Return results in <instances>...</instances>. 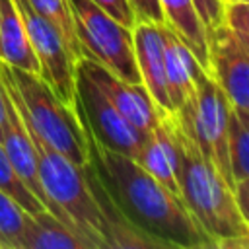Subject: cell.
I'll use <instances>...</instances> for the list:
<instances>
[{"instance_id": "11", "label": "cell", "mask_w": 249, "mask_h": 249, "mask_svg": "<svg viewBox=\"0 0 249 249\" xmlns=\"http://www.w3.org/2000/svg\"><path fill=\"white\" fill-rule=\"evenodd\" d=\"M134 160L179 196V142L173 111H158V123L146 134Z\"/></svg>"}, {"instance_id": "15", "label": "cell", "mask_w": 249, "mask_h": 249, "mask_svg": "<svg viewBox=\"0 0 249 249\" xmlns=\"http://www.w3.org/2000/svg\"><path fill=\"white\" fill-rule=\"evenodd\" d=\"M0 60L10 68L39 74V62L16 0H0Z\"/></svg>"}, {"instance_id": "12", "label": "cell", "mask_w": 249, "mask_h": 249, "mask_svg": "<svg viewBox=\"0 0 249 249\" xmlns=\"http://www.w3.org/2000/svg\"><path fill=\"white\" fill-rule=\"evenodd\" d=\"M160 33L163 41V72H165V91L173 111L185 107L196 89V80L204 70L185 41L167 25L160 23Z\"/></svg>"}, {"instance_id": "3", "label": "cell", "mask_w": 249, "mask_h": 249, "mask_svg": "<svg viewBox=\"0 0 249 249\" xmlns=\"http://www.w3.org/2000/svg\"><path fill=\"white\" fill-rule=\"evenodd\" d=\"M0 82L23 124L41 142L76 165L89 163V136L80 111L64 105L39 74L10 68L2 60Z\"/></svg>"}, {"instance_id": "16", "label": "cell", "mask_w": 249, "mask_h": 249, "mask_svg": "<svg viewBox=\"0 0 249 249\" xmlns=\"http://www.w3.org/2000/svg\"><path fill=\"white\" fill-rule=\"evenodd\" d=\"M21 249H89V247L64 222L54 218L49 210H43L27 216L25 230L21 235Z\"/></svg>"}, {"instance_id": "17", "label": "cell", "mask_w": 249, "mask_h": 249, "mask_svg": "<svg viewBox=\"0 0 249 249\" xmlns=\"http://www.w3.org/2000/svg\"><path fill=\"white\" fill-rule=\"evenodd\" d=\"M165 23L185 41L198 64L206 70V27L193 0H160Z\"/></svg>"}, {"instance_id": "19", "label": "cell", "mask_w": 249, "mask_h": 249, "mask_svg": "<svg viewBox=\"0 0 249 249\" xmlns=\"http://www.w3.org/2000/svg\"><path fill=\"white\" fill-rule=\"evenodd\" d=\"M25 2L29 4V8L35 14H39L41 18H45L49 23H53L56 27V31L62 35L66 47L70 49L72 56L78 60L82 56V49H80V41L74 31V21H72V12H70L68 0H25Z\"/></svg>"}, {"instance_id": "2", "label": "cell", "mask_w": 249, "mask_h": 249, "mask_svg": "<svg viewBox=\"0 0 249 249\" xmlns=\"http://www.w3.org/2000/svg\"><path fill=\"white\" fill-rule=\"evenodd\" d=\"M175 115V113H173ZM179 142V196L216 249H249V220L241 214L233 189L202 156L175 119Z\"/></svg>"}, {"instance_id": "8", "label": "cell", "mask_w": 249, "mask_h": 249, "mask_svg": "<svg viewBox=\"0 0 249 249\" xmlns=\"http://www.w3.org/2000/svg\"><path fill=\"white\" fill-rule=\"evenodd\" d=\"M76 95L88 136L99 146H105L128 158H136L146 136L140 130H136L115 109V105L99 91V88L93 82H89L88 76L78 68H76Z\"/></svg>"}, {"instance_id": "14", "label": "cell", "mask_w": 249, "mask_h": 249, "mask_svg": "<svg viewBox=\"0 0 249 249\" xmlns=\"http://www.w3.org/2000/svg\"><path fill=\"white\" fill-rule=\"evenodd\" d=\"M8 95V93H6ZM0 144L10 160V163L14 165L16 173L19 175V179L23 181V185L39 198V202L53 214V204L49 202L41 179H39V165H37V150L35 144L21 121V117L18 115L16 107L12 105L10 97H8V121L4 124V130L0 134ZM54 216V214H53Z\"/></svg>"}, {"instance_id": "26", "label": "cell", "mask_w": 249, "mask_h": 249, "mask_svg": "<svg viewBox=\"0 0 249 249\" xmlns=\"http://www.w3.org/2000/svg\"><path fill=\"white\" fill-rule=\"evenodd\" d=\"M6 121H8V95H6V89L0 82V134L4 130Z\"/></svg>"}, {"instance_id": "13", "label": "cell", "mask_w": 249, "mask_h": 249, "mask_svg": "<svg viewBox=\"0 0 249 249\" xmlns=\"http://www.w3.org/2000/svg\"><path fill=\"white\" fill-rule=\"evenodd\" d=\"M134 58L140 74V82L146 88L156 111H173L167 91H165V72H163V41L160 33V23L136 21L132 27Z\"/></svg>"}, {"instance_id": "7", "label": "cell", "mask_w": 249, "mask_h": 249, "mask_svg": "<svg viewBox=\"0 0 249 249\" xmlns=\"http://www.w3.org/2000/svg\"><path fill=\"white\" fill-rule=\"evenodd\" d=\"M16 6L23 18L25 31L33 53L39 62V76L47 82L53 93L70 109H78L76 95V58L66 47L62 35L53 23L35 14L25 0H16Z\"/></svg>"}, {"instance_id": "24", "label": "cell", "mask_w": 249, "mask_h": 249, "mask_svg": "<svg viewBox=\"0 0 249 249\" xmlns=\"http://www.w3.org/2000/svg\"><path fill=\"white\" fill-rule=\"evenodd\" d=\"M136 21H152V23H165L160 0H128Z\"/></svg>"}, {"instance_id": "25", "label": "cell", "mask_w": 249, "mask_h": 249, "mask_svg": "<svg viewBox=\"0 0 249 249\" xmlns=\"http://www.w3.org/2000/svg\"><path fill=\"white\" fill-rule=\"evenodd\" d=\"M196 6V12L204 23L206 29L214 27L216 23H220V16H222V0H193Z\"/></svg>"}, {"instance_id": "4", "label": "cell", "mask_w": 249, "mask_h": 249, "mask_svg": "<svg viewBox=\"0 0 249 249\" xmlns=\"http://www.w3.org/2000/svg\"><path fill=\"white\" fill-rule=\"evenodd\" d=\"M27 132L37 150L39 179L49 202L53 204L54 218L80 235L89 249H107L105 218L89 187L84 165H76L62 154L49 148L29 128Z\"/></svg>"}, {"instance_id": "21", "label": "cell", "mask_w": 249, "mask_h": 249, "mask_svg": "<svg viewBox=\"0 0 249 249\" xmlns=\"http://www.w3.org/2000/svg\"><path fill=\"white\" fill-rule=\"evenodd\" d=\"M0 191L6 193L10 198H14L27 214H35V212H43L47 210L39 198L23 185V181L19 179V175L16 173L14 165L10 163L2 144H0Z\"/></svg>"}, {"instance_id": "10", "label": "cell", "mask_w": 249, "mask_h": 249, "mask_svg": "<svg viewBox=\"0 0 249 249\" xmlns=\"http://www.w3.org/2000/svg\"><path fill=\"white\" fill-rule=\"evenodd\" d=\"M76 68L84 72L88 80L93 82L99 91L115 105V109L144 136L156 126L158 111L142 84L124 82L111 70H107L103 64L88 56H80Z\"/></svg>"}, {"instance_id": "20", "label": "cell", "mask_w": 249, "mask_h": 249, "mask_svg": "<svg viewBox=\"0 0 249 249\" xmlns=\"http://www.w3.org/2000/svg\"><path fill=\"white\" fill-rule=\"evenodd\" d=\"M27 212L0 191V249H21Z\"/></svg>"}, {"instance_id": "23", "label": "cell", "mask_w": 249, "mask_h": 249, "mask_svg": "<svg viewBox=\"0 0 249 249\" xmlns=\"http://www.w3.org/2000/svg\"><path fill=\"white\" fill-rule=\"evenodd\" d=\"M97 8H101L107 16H111L113 19H117L119 23L126 25V27H134L136 23V18H134V12L128 4V0H91Z\"/></svg>"}, {"instance_id": "22", "label": "cell", "mask_w": 249, "mask_h": 249, "mask_svg": "<svg viewBox=\"0 0 249 249\" xmlns=\"http://www.w3.org/2000/svg\"><path fill=\"white\" fill-rule=\"evenodd\" d=\"M220 23H224L241 43L249 45V2L222 0Z\"/></svg>"}, {"instance_id": "9", "label": "cell", "mask_w": 249, "mask_h": 249, "mask_svg": "<svg viewBox=\"0 0 249 249\" xmlns=\"http://www.w3.org/2000/svg\"><path fill=\"white\" fill-rule=\"evenodd\" d=\"M206 56L204 72L224 91L231 109L249 121V45L241 43L224 23H216L206 29Z\"/></svg>"}, {"instance_id": "27", "label": "cell", "mask_w": 249, "mask_h": 249, "mask_svg": "<svg viewBox=\"0 0 249 249\" xmlns=\"http://www.w3.org/2000/svg\"><path fill=\"white\" fill-rule=\"evenodd\" d=\"M233 2H249V0H233Z\"/></svg>"}, {"instance_id": "18", "label": "cell", "mask_w": 249, "mask_h": 249, "mask_svg": "<svg viewBox=\"0 0 249 249\" xmlns=\"http://www.w3.org/2000/svg\"><path fill=\"white\" fill-rule=\"evenodd\" d=\"M228 161L233 187L249 185V121H243L233 109L228 117Z\"/></svg>"}, {"instance_id": "6", "label": "cell", "mask_w": 249, "mask_h": 249, "mask_svg": "<svg viewBox=\"0 0 249 249\" xmlns=\"http://www.w3.org/2000/svg\"><path fill=\"white\" fill-rule=\"evenodd\" d=\"M230 101L208 72H200L193 99L175 113L179 126L193 138L202 156L233 189L228 161V117Z\"/></svg>"}, {"instance_id": "5", "label": "cell", "mask_w": 249, "mask_h": 249, "mask_svg": "<svg viewBox=\"0 0 249 249\" xmlns=\"http://www.w3.org/2000/svg\"><path fill=\"white\" fill-rule=\"evenodd\" d=\"M68 4L82 56L97 60L124 82L142 84L134 58L132 29L107 16L91 0H68Z\"/></svg>"}, {"instance_id": "1", "label": "cell", "mask_w": 249, "mask_h": 249, "mask_svg": "<svg viewBox=\"0 0 249 249\" xmlns=\"http://www.w3.org/2000/svg\"><path fill=\"white\" fill-rule=\"evenodd\" d=\"M89 165L119 212L167 249H216L181 196L150 175L134 158L99 146L89 138Z\"/></svg>"}]
</instances>
